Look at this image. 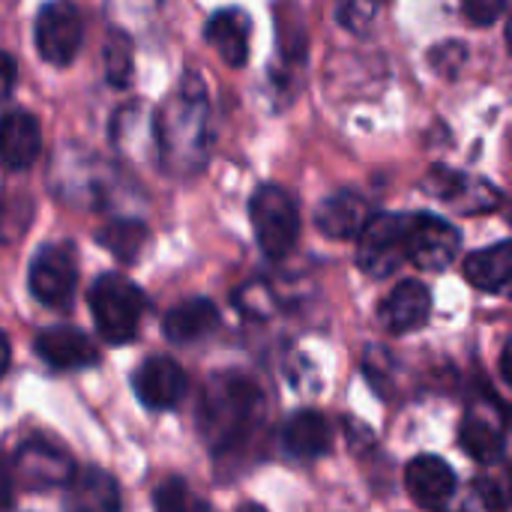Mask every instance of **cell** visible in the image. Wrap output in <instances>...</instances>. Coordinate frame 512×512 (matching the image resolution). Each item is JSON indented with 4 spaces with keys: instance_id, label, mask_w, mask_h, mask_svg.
I'll list each match as a JSON object with an SVG mask.
<instances>
[{
    "instance_id": "1",
    "label": "cell",
    "mask_w": 512,
    "mask_h": 512,
    "mask_svg": "<svg viewBox=\"0 0 512 512\" xmlns=\"http://www.w3.org/2000/svg\"><path fill=\"white\" fill-rule=\"evenodd\" d=\"M153 132L165 171L189 177L204 168L210 156V99L195 72H186L174 93L159 105Z\"/></svg>"
},
{
    "instance_id": "2",
    "label": "cell",
    "mask_w": 512,
    "mask_h": 512,
    "mask_svg": "<svg viewBox=\"0 0 512 512\" xmlns=\"http://www.w3.org/2000/svg\"><path fill=\"white\" fill-rule=\"evenodd\" d=\"M264 411V393L255 378L243 372H219L207 381L201 396V435L213 453L237 450L258 432Z\"/></svg>"
},
{
    "instance_id": "3",
    "label": "cell",
    "mask_w": 512,
    "mask_h": 512,
    "mask_svg": "<svg viewBox=\"0 0 512 512\" xmlns=\"http://www.w3.org/2000/svg\"><path fill=\"white\" fill-rule=\"evenodd\" d=\"M144 309H147L144 291L120 273H105L90 288V312L108 345L132 342Z\"/></svg>"
},
{
    "instance_id": "4",
    "label": "cell",
    "mask_w": 512,
    "mask_h": 512,
    "mask_svg": "<svg viewBox=\"0 0 512 512\" xmlns=\"http://www.w3.org/2000/svg\"><path fill=\"white\" fill-rule=\"evenodd\" d=\"M249 219L255 240L267 258H285L300 237V210L288 189L258 186L249 204Z\"/></svg>"
},
{
    "instance_id": "5",
    "label": "cell",
    "mask_w": 512,
    "mask_h": 512,
    "mask_svg": "<svg viewBox=\"0 0 512 512\" xmlns=\"http://www.w3.org/2000/svg\"><path fill=\"white\" fill-rule=\"evenodd\" d=\"M408 228L411 216L405 213H381L360 234L357 264L363 273L384 279L396 273L408 261Z\"/></svg>"
},
{
    "instance_id": "6",
    "label": "cell",
    "mask_w": 512,
    "mask_h": 512,
    "mask_svg": "<svg viewBox=\"0 0 512 512\" xmlns=\"http://www.w3.org/2000/svg\"><path fill=\"white\" fill-rule=\"evenodd\" d=\"M78 282V261H75V246L69 243H48L42 246L27 273L30 294L48 306V309H66L72 303Z\"/></svg>"
},
{
    "instance_id": "7",
    "label": "cell",
    "mask_w": 512,
    "mask_h": 512,
    "mask_svg": "<svg viewBox=\"0 0 512 512\" xmlns=\"http://www.w3.org/2000/svg\"><path fill=\"white\" fill-rule=\"evenodd\" d=\"M512 423V411L507 405H501L492 393L471 405V411L462 420V447L465 453L480 462V465H495L501 462L504 450H507V429Z\"/></svg>"
},
{
    "instance_id": "8",
    "label": "cell",
    "mask_w": 512,
    "mask_h": 512,
    "mask_svg": "<svg viewBox=\"0 0 512 512\" xmlns=\"http://www.w3.org/2000/svg\"><path fill=\"white\" fill-rule=\"evenodd\" d=\"M36 48L39 57L51 66H69L78 57L84 24L72 3H48L36 15Z\"/></svg>"
},
{
    "instance_id": "9",
    "label": "cell",
    "mask_w": 512,
    "mask_h": 512,
    "mask_svg": "<svg viewBox=\"0 0 512 512\" xmlns=\"http://www.w3.org/2000/svg\"><path fill=\"white\" fill-rule=\"evenodd\" d=\"M462 234L456 225H450L441 216L432 213H414L408 228V261L420 270L438 273L453 264L459 252Z\"/></svg>"
},
{
    "instance_id": "10",
    "label": "cell",
    "mask_w": 512,
    "mask_h": 512,
    "mask_svg": "<svg viewBox=\"0 0 512 512\" xmlns=\"http://www.w3.org/2000/svg\"><path fill=\"white\" fill-rule=\"evenodd\" d=\"M12 471L18 474V483L30 492L45 489V486H69V480L75 477L72 459L48 441L21 444L15 453Z\"/></svg>"
},
{
    "instance_id": "11",
    "label": "cell",
    "mask_w": 512,
    "mask_h": 512,
    "mask_svg": "<svg viewBox=\"0 0 512 512\" xmlns=\"http://www.w3.org/2000/svg\"><path fill=\"white\" fill-rule=\"evenodd\" d=\"M132 387L141 405L153 408V411H168L174 408L183 396H186V372L180 369L177 360L171 357H147L135 375H132Z\"/></svg>"
},
{
    "instance_id": "12",
    "label": "cell",
    "mask_w": 512,
    "mask_h": 512,
    "mask_svg": "<svg viewBox=\"0 0 512 512\" xmlns=\"http://www.w3.org/2000/svg\"><path fill=\"white\" fill-rule=\"evenodd\" d=\"M36 357L51 366L54 372H69V369H84L99 360V351L87 333L78 327H48L36 336L33 342Z\"/></svg>"
},
{
    "instance_id": "13",
    "label": "cell",
    "mask_w": 512,
    "mask_h": 512,
    "mask_svg": "<svg viewBox=\"0 0 512 512\" xmlns=\"http://www.w3.org/2000/svg\"><path fill=\"white\" fill-rule=\"evenodd\" d=\"M429 192H435L441 201H447L450 207L474 216V213H489L501 204V192L477 177H465L447 168H435L429 174Z\"/></svg>"
},
{
    "instance_id": "14",
    "label": "cell",
    "mask_w": 512,
    "mask_h": 512,
    "mask_svg": "<svg viewBox=\"0 0 512 512\" xmlns=\"http://www.w3.org/2000/svg\"><path fill=\"white\" fill-rule=\"evenodd\" d=\"M405 489L423 510H441L456 495V474L438 456H417L405 468Z\"/></svg>"
},
{
    "instance_id": "15",
    "label": "cell",
    "mask_w": 512,
    "mask_h": 512,
    "mask_svg": "<svg viewBox=\"0 0 512 512\" xmlns=\"http://www.w3.org/2000/svg\"><path fill=\"white\" fill-rule=\"evenodd\" d=\"M372 207L369 201L354 192V189H342L336 195H330L321 207H318V231L333 237V240H351L360 237L366 231V225L372 222Z\"/></svg>"
},
{
    "instance_id": "16",
    "label": "cell",
    "mask_w": 512,
    "mask_h": 512,
    "mask_svg": "<svg viewBox=\"0 0 512 512\" xmlns=\"http://www.w3.org/2000/svg\"><path fill=\"white\" fill-rule=\"evenodd\" d=\"M429 312H432V297H429V288L417 279H408V282H399L390 297L381 303V324L402 336V333H411V330H420L426 321H429Z\"/></svg>"
},
{
    "instance_id": "17",
    "label": "cell",
    "mask_w": 512,
    "mask_h": 512,
    "mask_svg": "<svg viewBox=\"0 0 512 512\" xmlns=\"http://www.w3.org/2000/svg\"><path fill=\"white\" fill-rule=\"evenodd\" d=\"M63 489L66 512H120V486L102 468L75 471V477Z\"/></svg>"
},
{
    "instance_id": "18",
    "label": "cell",
    "mask_w": 512,
    "mask_h": 512,
    "mask_svg": "<svg viewBox=\"0 0 512 512\" xmlns=\"http://www.w3.org/2000/svg\"><path fill=\"white\" fill-rule=\"evenodd\" d=\"M465 279L486 294H498V297L512 300V240L495 243L489 249L468 255Z\"/></svg>"
},
{
    "instance_id": "19",
    "label": "cell",
    "mask_w": 512,
    "mask_h": 512,
    "mask_svg": "<svg viewBox=\"0 0 512 512\" xmlns=\"http://www.w3.org/2000/svg\"><path fill=\"white\" fill-rule=\"evenodd\" d=\"M249 36H252V21L243 9H219L207 21V42L234 69L246 66L249 60Z\"/></svg>"
},
{
    "instance_id": "20",
    "label": "cell",
    "mask_w": 512,
    "mask_h": 512,
    "mask_svg": "<svg viewBox=\"0 0 512 512\" xmlns=\"http://www.w3.org/2000/svg\"><path fill=\"white\" fill-rule=\"evenodd\" d=\"M216 327H219V309L204 297H192L165 315L162 336L174 345H195L207 339Z\"/></svg>"
},
{
    "instance_id": "21",
    "label": "cell",
    "mask_w": 512,
    "mask_h": 512,
    "mask_svg": "<svg viewBox=\"0 0 512 512\" xmlns=\"http://www.w3.org/2000/svg\"><path fill=\"white\" fill-rule=\"evenodd\" d=\"M42 150V132L33 114L9 111L3 120V165L9 171H24L36 162Z\"/></svg>"
},
{
    "instance_id": "22",
    "label": "cell",
    "mask_w": 512,
    "mask_h": 512,
    "mask_svg": "<svg viewBox=\"0 0 512 512\" xmlns=\"http://www.w3.org/2000/svg\"><path fill=\"white\" fill-rule=\"evenodd\" d=\"M282 444L294 459H318L333 444V429L318 411H297L282 429Z\"/></svg>"
},
{
    "instance_id": "23",
    "label": "cell",
    "mask_w": 512,
    "mask_h": 512,
    "mask_svg": "<svg viewBox=\"0 0 512 512\" xmlns=\"http://www.w3.org/2000/svg\"><path fill=\"white\" fill-rule=\"evenodd\" d=\"M99 243L123 264H135L147 243V228L135 219H117L99 231Z\"/></svg>"
},
{
    "instance_id": "24",
    "label": "cell",
    "mask_w": 512,
    "mask_h": 512,
    "mask_svg": "<svg viewBox=\"0 0 512 512\" xmlns=\"http://www.w3.org/2000/svg\"><path fill=\"white\" fill-rule=\"evenodd\" d=\"M135 75V57H132V39L120 30L108 33L105 39V78L111 87H129Z\"/></svg>"
},
{
    "instance_id": "25",
    "label": "cell",
    "mask_w": 512,
    "mask_h": 512,
    "mask_svg": "<svg viewBox=\"0 0 512 512\" xmlns=\"http://www.w3.org/2000/svg\"><path fill=\"white\" fill-rule=\"evenodd\" d=\"M153 507H156V512H210L207 501L198 498V495L186 486V480H180V477L165 480V483L153 492Z\"/></svg>"
},
{
    "instance_id": "26",
    "label": "cell",
    "mask_w": 512,
    "mask_h": 512,
    "mask_svg": "<svg viewBox=\"0 0 512 512\" xmlns=\"http://www.w3.org/2000/svg\"><path fill=\"white\" fill-rule=\"evenodd\" d=\"M387 0H339V15L345 21V27L351 30H366L372 24V18L381 12Z\"/></svg>"
},
{
    "instance_id": "27",
    "label": "cell",
    "mask_w": 512,
    "mask_h": 512,
    "mask_svg": "<svg viewBox=\"0 0 512 512\" xmlns=\"http://www.w3.org/2000/svg\"><path fill=\"white\" fill-rule=\"evenodd\" d=\"M510 0H462V12L474 27H492L504 12Z\"/></svg>"
},
{
    "instance_id": "28",
    "label": "cell",
    "mask_w": 512,
    "mask_h": 512,
    "mask_svg": "<svg viewBox=\"0 0 512 512\" xmlns=\"http://www.w3.org/2000/svg\"><path fill=\"white\" fill-rule=\"evenodd\" d=\"M507 501L501 495V489L492 480H477L471 486V501H468V512H504Z\"/></svg>"
},
{
    "instance_id": "29",
    "label": "cell",
    "mask_w": 512,
    "mask_h": 512,
    "mask_svg": "<svg viewBox=\"0 0 512 512\" xmlns=\"http://www.w3.org/2000/svg\"><path fill=\"white\" fill-rule=\"evenodd\" d=\"M429 60H432V66H435L438 72L453 75V72H459V66H462V60H465V45H462V42H444V45H438V48L429 54Z\"/></svg>"
},
{
    "instance_id": "30",
    "label": "cell",
    "mask_w": 512,
    "mask_h": 512,
    "mask_svg": "<svg viewBox=\"0 0 512 512\" xmlns=\"http://www.w3.org/2000/svg\"><path fill=\"white\" fill-rule=\"evenodd\" d=\"M501 375H504V381L510 384L512 390V339L504 345V351H501Z\"/></svg>"
},
{
    "instance_id": "31",
    "label": "cell",
    "mask_w": 512,
    "mask_h": 512,
    "mask_svg": "<svg viewBox=\"0 0 512 512\" xmlns=\"http://www.w3.org/2000/svg\"><path fill=\"white\" fill-rule=\"evenodd\" d=\"M12 81H15V60L6 57V84H3V93H6V96L12 93Z\"/></svg>"
},
{
    "instance_id": "32",
    "label": "cell",
    "mask_w": 512,
    "mask_h": 512,
    "mask_svg": "<svg viewBox=\"0 0 512 512\" xmlns=\"http://www.w3.org/2000/svg\"><path fill=\"white\" fill-rule=\"evenodd\" d=\"M237 512H267V510H264L261 504H243Z\"/></svg>"
},
{
    "instance_id": "33",
    "label": "cell",
    "mask_w": 512,
    "mask_h": 512,
    "mask_svg": "<svg viewBox=\"0 0 512 512\" xmlns=\"http://www.w3.org/2000/svg\"><path fill=\"white\" fill-rule=\"evenodd\" d=\"M507 42H510V51H512V18H510V27H507Z\"/></svg>"
},
{
    "instance_id": "34",
    "label": "cell",
    "mask_w": 512,
    "mask_h": 512,
    "mask_svg": "<svg viewBox=\"0 0 512 512\" xmlns=\"http://www.w3.org/2000/svg\"><path fill=\"white\" fill-rule=\"evenodd\" d=\"M510 222H512V204H510Z\"/></svg>"
},
{
    "instance_id": "35",
    "label": "cell",
    "mask_w": 512,
    "mask_h": 512,
    "mask_svg": "<svg viewBox=\"0 0 512 512\" xmlns=\"http://www.w3.org/2000/svg\"><path fill=\"white\" fill-rule=\"evenodd\" d=\"M510 477H512V471H510Z\"/></svg>"
}]
</instances>
